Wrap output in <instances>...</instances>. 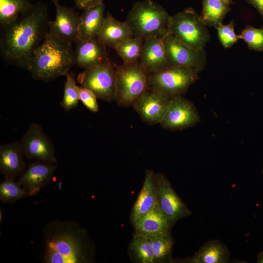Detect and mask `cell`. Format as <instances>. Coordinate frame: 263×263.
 I'll return each instance as SVG.
<instances>
[{
    "label": "cell",
    "instance_id": "18",
    "mask_svg": "<svg viewBox=\"0 0 263 263\" xmlns=\"http://www.w3.org/2000/svg\"><path fill=\"white\" fill-rule=\"evenodd\" d=\"M19 141L0 146V172L4 178L16 179L27 168Z\"/></svg>",
    "mask_w": 263,
    "mask_h": 263
},
{
    "label": "cell",
    "instance_id": "6",
    "mask_svg": "<svg viewBox=\"0 0 263 263\" xmlns=\"http://www.w3.org/2000/svg\"><path fill=\"white\" fill-rule=\"evenodd\" d=\"M169 34L194 49H204L210 38L201 16L191 8L171 16Z\"/></svg>",
    "mask_w": 263,
    "mask_h": 263
},
{
    "label": "cell",
    "instance_id": "9",
    "mask_svg": "<svg viewBox=\"0 0 263 263\" xmlns=\"http://www.w3.org/2000/svg\"><path fill=\"white\" fill-rule=\"evenodd\" d=\"M19 143L27 159L52 164L57 163L54 146L39 124H30Z\"/></svg>",
    "mask_w": 263,
    "mask_h": 263
},
{
    "label": "cell",
    "instance_id": "36",
    "mask_svg": "<svg viewBox=\"0 0 263 263\" xmlns=\"http://www.w3.org/2000/svg\"><path fill=\"white\" fill-rule=\"evenodd\" d=\"M257 262L258 263H263V251H261L257 255Z\"/></svg>",
    "mask_w": 263,
    "mask_h": 263
},
{
    "label": "cell",
    "instance_id": "2",
    "mask_svg": "<svg viewBox=\"0 0 263 263\" xmlns=\"http://www.w3.org/2000/svg\"><path fill=\"white\" fill-rule=\"evenodd\" d=\"M44 263H92L95 246L86 229L72 220H55L43 229Z\"/></svg>",
    "mask_w": 263,
    "mask_h": 263
},
{
    "label": "cell",
    "instance_id": "15",
    "mask_svg": "<svg viewBox=\"0 0 263 263\" xmlns=\"http://www.w3.org/2000/svg\"><path fill=\"white\" fill-rule=\"evenodd\" d=\"M55 5L56 18L54 21H49V31L68 42L75 43L79 38V14L74 9L62 6L58 3Z\"/></svg>",
    "mask_w": 263,
    "mask_h": 263
},
{
    "label": "cell",
    "instance_id": "29",
    "mask_svg": "<svg viewBox=\"0 0 263 263\" xmlns=\"http://www.w3.org/2000/svg\"><path fill=\"white\" fill-rule=\"evenodd\" d=\"M28 196L18 181L4 178L0 184V200L5 203H13Z\"/></svg>",
    "mask_w": 263,
    "mask_h": 263
},
{
    "label": "cell",
    "instance_id": "4",
    "mask_svg": "<svg viewBox=\"0 0 263 263\" xmlns=\"http://www.w3.org/2000/svg\"><path fill=\"white\" fill-rule=\"evenodd\" d=\"M170 17L161 5L151 0H145L133 4L125 22L133 37L145 39L164 37L169 34Z\"/></svg>",
    "mask_w": 263,
    "mask_h": 263
},
{
    "label": "cell",
    "instance_id": "39",
    "mask_svg": "<svg viewBox=\"0 0 263 263\" xmlns=\"http://www.w3.org/2000/svg\"><path fill=\"white\" fill-rule=\"evenodd\" d=\"M262 16V18L263 19V8H262V12L261 13Z\"/></svg>",
    "mask_w": 263,
    "mask_h": 263
},
{
    "label": "cell",
    "instance_id": "38",
    "mask_svg": "<svg viewBox=\"0 0 263 263\" xmlns=\"http://www.w3.org/2000/svg\"><path fill=\"white\" fill-rule=\"evenodd\" d=\"M52 1L54 2L55 4L58 3V0H52Z\"/></svg>",
    "mask_w": 263,
    "mask_h": 263
},
{
    "label": "cell",
    "instance_id": "14",
    "mask_svg": "<svg viewBox=\"0 0 263 263\" xmlns=\"http://www.w3.org/2000/svg\"><path fill=\"white\" fill-rule=\"evenodd\" d=\"M57 168L56 164L35 161L27 166L18 182L28 196H34L51 182Z\"/></svg>",
    "mask_w": 263,
    "mask_h": 263
},
{
    "label": "cell",
    "instance_id": "34",
    "mask_svg": "<svg viewBox=\"0 0 263 263\" xmlns=\"http://www.w3.org/2000/svg\"><path fill=\"white\" fill-rule=\"evenodd\" d=\"M104 0H74L77 8L85 10L94 6L101 2Z\"/></svg>",
    "mask_w": 263,
    "mask_h": 263
},
{
    "label": "cell",
    "instance_id": "23",
    "mask_svg": "<svg viewBox=\"0 0 263 263\" xmlns=\"http://www.w3.org/2000/svg\"><path fill=\"white\" fill-rule=\"evenodd\" d=\"M104 11V4L101 2L80 15L78 29L80 38L87 40L96 36L103 22Z\"/></svg>",
    "mask_w": 263,
    "mask_h": 263
},
{
    "label": "cell",
    "instance_id": "8",
    "mask_svg": "<svg viewBox=\"0 0 263 263\" xmlns=\"http://www.w3.org/2000/svg\"><path fill=\"white\" fill-rule=\"evenodd\" d=\"M77 80L81 86L92 91L97 98L111 102L115 99L114 64L109 59L103 63L85 69Z\"/></svg>",
    "mask_w": 263,
    "mask_h": 263
},
{
    "label": "cell",
    "instance_id": "16",
    "mask_svg": "<svg viewBox=\"0 0 263 263\" xmlns=\"http://www.w3.org/2000/svg\"><path fill=\"white\" fill-rule=\"evenodd\" d=\"M75 44V64L81 68L86 69L109 59L107 46L96 36L87 40L79 38Z\"/></svg>",
    "mask_w": 263,
    "mask_h": 263
},
{
    "label": "cell",
    "instance_id": "21",
    "mask_svg": "<svg viewBox=\"0 0 263 263\" xmlns=\"http://www.w3.org/2000/svg\"><path fill=\"white\" fill-rule=\"evenodd\" d=\"M96 37L106 46L113 49L123 41L133 37L125 21L115 19L109 12L104 17Z\"/></svg>",
    "mask_w": 263,
    "mask_h": 263
},
{
    "label": "cell",
    "instance_id": "28",
    "mask_svg": "<svg viewBox=\"0 0 263 263\" xmlns=\"http://www.w3.org/2000/svg\"><path fill=\"white\" fill-rule=\"evenodd\" d=\"M144 39L134 38L127 39L119 44L114 49L124 63L139 61Z\"/></svg>",
    "mask_w": 263,
    "mask_h": 263
},
{
    "label": "cell",
    "instance_id": "25",
    "mask_svg": "<svg viewBox=\"0 0 263 263\" xmlns=\"http://www.w3.org/2000/svg\"><path fill=\"white\" fill-rule=\"evenodd\" d=\"M152 242L153 263H172L174 240L171 232L148 237Z\"/></svg>",
    "mask_w": 263,
    "mask_h": 263
},
{
    "label": "cell",
    "instance_id": "20",
    "mask_svg": "<svg viewBox=\"0 0 263 263\" xmlns=\"http://www.w3.org/2000/svg\"><path fill=\"white\" fill-rule=\"evenodd\" d=\"M132 224L134 233L147 237L170 232L172 227L157 203Z\"/></svg>",
    "mask_w": 263,
    "mask_h": 263
},
{
    "label": "cell",
    "instance_id": "10",
    "mask_svg": "<svg viewBox=\"0 0 263 263\" xmlns=\"http://www.w3.org/2000/svg\"><path fill=\"white\" fill-rule=\"evenodd\" d=\"M157 204L173 227L180 219L191 215V212L176 193L167 177L156 173Z\"/></svg>",
    "mask_w": 263,
    "mask_h": 263
},
{
    "label": "cell",
    "instance_id": "17",
    "mask_svg": "<svg viewBox=\"0 0 263 263\" xmlns=\"http://www.w3.org/2000/svg\"><path fill=\"white\" fill-rule=\"evenodd\" d=\"M163 38L151 37L144 39L139 62L149 75L169 66Z\"/></svg>",
    "mask_w": 263,
    "mask_h": 263
},
{
    "label": "cell",
    "instance_id": "40",
    "mask_svg": "<svg viewBox=\"0 0 263 263\" xmlns=\"http://www.w3.org/2000/svg\"><path fill=\"white\" fill-rule=\"evenodd\" d=\"M262 173H263V169H262Z\"/></svg>",
    "mask_w": 263,
    "mask_h": 263
},
{
    "label": "cell",
    "instance_id": "31",
    "mask_svg": "<svg viewBox=\"0 0 263 263\" xmlns=\"http://www.w3.org/2000/svg\"><path fill=\"white\" fill-rule=\"evenodd\" d=\"M238 36L239 39H243L247 43L250 49L263 50V28H256L248 26Z\"/></svg>",
    "mask_w": 263,
    "mask_h": 263
},
{
    "label": "cell",
    "instance_id": "7",
    "mask_svg": "<svg viewBox=\"0 0 263 263\" xmlns=\"http://www.w3.org/2000/svg\"><path fill=\"white\" fill-rule=\"evenodd\" d=\"M199 72L186 66H168L149 75L148 89L161 92L171 98L182 96L198 79Z\"/></svg>",
    "mask_w": 263,
    "mask_h": 263
},
{
    "label": "cell",
    "instance_id": "26",
    "mask_svg": "<svg viewBox=\"0 0 263 263\" xmlns=\"http://www.w3.org/2000/svg\"><path fill=\"white\" fill-rule=\"evenodd\" d=\"M230 4L220 0H203L201 16L207 26H218L230 10Z\"/></svg>",
    "mask_w": 263,
    "mask_h": 263
},
{
    "label": "cell",
    "instance_id": "1",
    "mask_svg": "<svg viewBox=\"0 0 263 263\" xmlns=\"http://www.w3.org/2000/svg\"><path fill=\"white\" fill-rule=\"evenodd\" d=\"M48 16L46 5L38 1L1 28L0 52L6 62L29 70L35 51L49 31Z\"/></svg>",
    "mask_w": 263,
    "mask_h": 263
},
{
    "label": "cell",
    "instance_id": "13",
    "mask_svg": "<svg viewBox=\"0 0 263 263\" xmlns=\"http://www.w3.org/2000/svg\"><path fill=\"white\" fill-rule=\"evenodd\" d=\"M171 98L161 92L148 89L132 106L146 123L150 125L160 124Z\"/></svg>",
    "mask_w": 263,
    "mask_h": 263
},
{
    "label": "cell",
    "instance_id": "19",
    "mask_svg": "<svg viewBox=\"0 0 263 263\" xmlns=\"http://www.w3.org/2000/svg\"><path fill=\"white\" fill-rule=\"evenodd\" d=\"M155 174L147 169L142 188L132 207L130 214L132 224L149 211L157 203V186Z\"/></svg>",
    "mask_w": 263,
    "mask_h": 263
},
{
    "label": "cell",
    "instance_id": "11",
    "mask_svg": "<svg viewBox=\"0 0 263 263\" xmlns=\"http://www.w3.org/2000/svg\"><path fill=\"white\" fill-rule=\"evenodd\" d=\"M169 66H186L202 71L207 64L204 49H194L185 45L170 34L163 38Z\"/></svg>",
    "mask_w": 263,
    "mask_h": 263
},
{
    "label": "cell",
    "instance_id": "24",
    "mask_svg": "<svg viewBox=\"0 0 263 263\" xmlns=\"http://www.w3.org/2000/svg\"><path fill=\"white\" fill-rule=\"evenodd\" d=\"M128 252L131 260L136 263H153V252L151 239L134 233Z\"/></svg>",
    "mask_w": 263,
    "mask_h": 263
},
{
    "label": "cell",
    "instance_id": "37",
    "mask_svg": "<svg viewBox=\"0 0 263 263\" xmlns=\"http://www.w3.org/2000/svg\"><path fill=\"white\" fill-rule=\"evenodd\" d=\"M225 3L230 4L232 2L231 0H220Z\"/></svg>",
    "mask_w": 263,
    "mask_h": 263
},
{
    "label": "cell",
    "instance_id": "22",
    "mask_svg": "<svg viewBox=\"0 0 263 263\" xmlns=\"http://www.w3.org/2000/svg\"><path fill=\"white\" fill-rule=\"evenodd\" d=\"M230 252L227 247L217 240L204 244L191 258L184 260L189 263H227Z\"/></svg>",
    "mask_w": 263,
    "mask_h": 263
},
{
    "label": "cell",
    "instance_id": "32",
    "mask_svg": "<svg viewBox=\"0 0 263 263\" xmlns=\"http://www.w3.org/2000/svg\"><path fill=\"white\" fill-rule=\"evenodd\" d=\"M234 20H232L226 25L220 24L215 28L217 30L219 39L225 48H229L239 40L238 35L235 34Z\"/></svg>",
    "mask_w": 263,
    "mask_h": 263
},
{
    "label": "cell",
    "instance_id": "27",
    "mask_svg": "<svg viewBox=\"0 0 263 263\" xmlns=\"http://www.w3.org/2000/svg\"><path fill=\"white\" fill-rule=\"evenodd\" d=\"M31 5L27 0H0L1 28L15 21Z\"/></svg>",
    "mask_w": 263,
    "mask_h": 263
},
{
    "label": "cell",
    "instance_id": "33",
    "mask_svg": "<svg viewBox=\"0 0 263 263\" xmlns=\"http://www.w3.org/2000/svg\"><path fill=\"white\" fill-rule=\"evenodd\" d=\"M79 96L80 101L89 110L93 113L98 111L97 98L92 91L82 86L79 87Z\"/></svg>",
    "mask_w": 263,
    "mask_h": 263
},
{
    "label": "cell",
    "instance_id": "30",
    "mask_svg": "<svg viewBox=\"0 0 263 263\" xmlns=\"http://www.w3.org/2000/svg\"><path fill=\"white\" fill-rule=\"evenodd\" d=\"M66 80L64 87V93L61 106L66 111L76 108L79 100V88L74 76L70 74L66 75Z\"/></svg>",
    "mask_w": 263,
    "mask_h": 263
},
{
    "label": "cell",
    "instance_id": "3",
    "mask_svg": "<svg viewBox=\"0 0 263 263\" xmlns=\"http://www.w3.org/2000/svg\"><path fill=\"white\" fill-rule=\"evenodd\" d=\"M74 64L72 44L48 31L35 51L28 71L34 79L48 82L66 76Z\"/></svg>",
    "mask_w": 263,
    "mask_h": 263
},
{
    "label": "cell",
    "instance_id": "12",
    "mask_svg": "<svg viewBox=\"0 0 263 263\" xmlns=\"http://www.w3.org/2000/svg\"><path fill=\"white\" fill-rule=\"evenodd\" d=\"M201 121L194 104L182 96L171 98L168 110L160 122L161 127L169 131H179L196 125Z\"/></svg>",
    "mask_w": 263,
    "mask_h": 263
},
{
    "label": "cell",
    "instance_id": "35",
    "mask_svg": "<svg viewBox=\"0 0 263 263\" xmlns=\"http://www.w3.org/2000/svg\"><path fill=\"white\" fill-rule=\"evenodd\" d=\"M250 4L254 6L260 13L262 12L263 6V0H246Z\"/></svg>",
    "mask_w": 263,
    "mask_h": 263
},
{
    "label": "cell",
    "instance_id": "5",
    "mask_svg": "<svg viewBox=\"0 0 263 263\" xmlns=\"http://www.w3.org/2000/svg\"><path fill=\"white\" fill-rule=\"evenodd\" d=\"M115 94L117 104L122 107L133 103L148 89L149 74L139 62L115 65Z\"/></svg>",
    "mask_w": 263,
    "mask_h": 263
}]
</instances>
